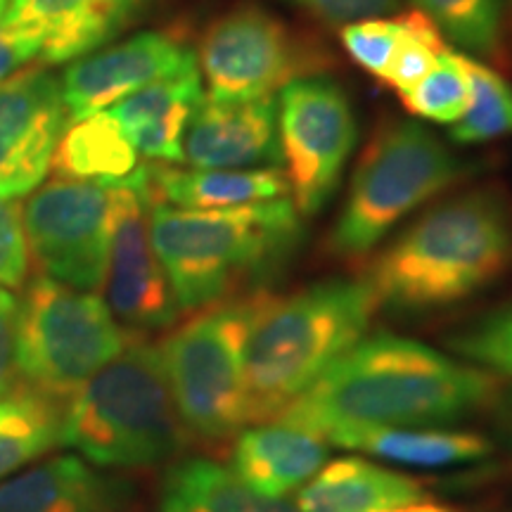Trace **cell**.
Here are the masks:
<instances>
[{"label":"cell","instance_id":"7402d4cb","mask_svg":"<svg viewBox=\"0 0 512 512\" xmlns=\"http://www.w3.org/2000/svg\"><path fill=\"white\" fill-rule=\"evenodd\" d=\"M152 202L176 209H233L280 200L287 181L278 169H176L147 164Z\"/></svg>","mask_w":512,"mask_h":512},{"label":"cell","instance_id":"8fae6325","mask_svg":"<svg viewBox=\"0 0 512 512\" xmlns=\"http://www.w3.org/2000/svg\"><path fill=\"white\" fill-rule=\"evenodd\" d=\"M29 256L41 275L74 290L105 285L110 264L112 188L55 178L22 207Z\"/></svg>","mask_w":512,"mask_h":512},{"label":"cell","instance_id":"8d00e7d4","mask_svg":"<svg viewBox=\"0 0 512 512\" xmlns=\"http://www.w3.org/2000/svg\"><path fill=\"white\" fill-rule=\"evenodd\" d=\"M505 430H508V437L512 439V396L505 403Z\"/></svg>","mask_w":512,"mask_h":512},{"label":"cell","instance_id":"4316f807","mask_svg":"<svg viewBox=\"0 0 512 512\" xmlns=\"http://www.w3.org/2000/svg\"><path fill=\"white\" fill-rule=\"evenodd\" d=\"M441 34L472 53L494 55L503 41L505 0H413Z\"/></svg>","mask_w":512,"mask_h":512},{"label":"cell","instance_id":"ffe728a7","mask_svg":"<svg viewBox=\"0 0 512 512\" xmlns=\"http://www.w3.org/2000/svg\"><path fill=\"white\" fill-rule=\"evenodd\" d=\"M320 434L332 446L413 467L465 465L494 453V444L482 434L441 430V427L335 422V425L323 427Z\"/></svg>","mask_w":512,"mask_h":512},{"label":"cell","instance_id":"e0dca14e","mask_svg":"<svg viewBox=\"0 0 512 512\" xmlns=\"http://www.w3.org/2000/svg\"><path fill=\"white\" fill-rule=\"evenodd\" d=\"M133 489L83 458L57 456L0 482V512H124Z\"/></svg>","mask_w":512,"mask_h":512},{"label":"cell","instance_id":"f1b7e54d","mask_svg":"<svg viewBox=\"0 0 512 512\" xmlns=\"http://www.w3.org/2000/svg\"><path fill=\"white\" fill-rule=\"evenodd\" d=\"M403 17V34L396 43V50L384 69L382 81L392 91L406 95L413 91L418 83L432 72L434 64L448 48L444 36L430 17L422 15L420 10L406 12Z\"/></svg>","mask_w":512,"mask_h":512},{"label":"cell","instance_id":"e575fe53","mask_svg":"<svg viewBox=\"0 0 512 512\" xmlns=\"http://www.w3.org/2000/svg\"><path fill=\"white\" fill-rule=\"evenodd\" d=\"M36 57H41V38L22 29L0 27V83L22 72Z\"/></svg>","mask_w":512,"mask_h":512},{"label":"cell","instance_id":"f546056e","mask_svg":"<svg viewBox=\"0 0 512 512\" xmlns=\"http://www.w3.org/2000/svg\"><path fill=\"white\" fill-rule=\"evenodd\" d=\"M448 347L472 366L512 377V304L477 318L448 339Z\"/></svg>","mask_w":512,"mask_h":512},{"label":"cell","instance_id":"7c38bea8","mask_svg":"<svg viewBox=\"0 0 512 512\" xmlns=\"http://www.w3.org/2000/svg\"><path fill=\"white\" fill-rule=\"evenodd\" d=\"M112 188L110 264H107V306L131 335L171 328L181 316L174 292L150 240L152 192L147 166Z\"/></svg>","mask_w":512,"mask_h":512},{"label":"cell","instance_id":"5b68a950","mask_svg":"<svg viewBox=\"0 0 512 512\" xmlns=\"http://www.w3.org/2000/svg\"><path fill=\"white\" fill-rule=\"evenodd\" d=\"M162 354L133 337L64 403L60 444L100 467H150L185 444Z\"/></svg>","mask_w":512,"mask_h":512},{"label":"cell","instance_id":"5bb4252c","mask_svg":"<svg viewBox=\"0 0 512 512\" xmlns=\"http://www.w3.org/2000/svg\"><path fill=\"white\" fill-rule=\"evenodd\" d=\"M195 67L197 55L164 31H143L102 53L83 55L69 64L60 81L67 124L105 112L128 95Z\"/></svg>","mask_w":512,"mask_h":512},{"label":"cell","instance_id":"74e56055","mask_svg":"<svg viewBox=\"0 0 512 512\" xmlns=\"http://www.w3.org/2000/svg\"><path fill=\"white\" fill-rule=\"evenodd\" d=\"M8 403H10V399H0V415L5 413V408H8Z\"/></svg>","mask_w":512,"mask_h":512},{"label":"cell","instance_id":"44dd1931","mask_svg":"<svg viewBox=\"0 0 512 512\" xmlns=\"http://www.w3.org/2000/svg\"><path fill=\"white\" fill-rule=\"evenodd\" d=\"M418 479L361 458L325 463L294 498L302 512H387L422 503Z\"/></svg>","mask_w":512,"mask_h":512},{"label":"cell","instance_id":"7a4b0ae2","mask_svg":"<svg viewBox=\"0 0 512 512\" xmlns=\"http://www.w3.org/2000/svg\"><path fill=\"white\" fill-rule=\"evenodd\" d=\"M512 268V204L472 190L422 214L368 271L377 304L401 313L439 311L475 297Z\"/></svg>","mask_w":512,"mask_h":512},{"label":"cell","instance_id":"52a82bcc","mask_svg":"<svg viewBox=\"0 0 512 512\" xmlns=\"http://www.w3.org/2000/svg\"><path fill=\"white\" fill-rule=\"evenodd\" d=\"M133 337L95 292L46 275L31 280L17 323V373L24 392L64 406Z\"/></svg>","mask_w":512,"mask_h":512},{"label":"cell","instance_id":"2e32d148","mask_svg":"<svg viewBox=\"0 0 512 512\" xmlns=\"http://www.w3.org/2000/svg\"><path fill=\"white\" fill-rule=\"evenodd\" d=\"M145 0H10L0 27L41 38L43 64L91 55L121 34Z\"/></svg>","mask_w":512,"mask_h":512},{"label":"cell","instance_id":"3957f363","mask_svg":"<svg viewBox=\"0 0 512 512\" xmlns=\"http://www.w3.org/2000/svg\"><path fill=\"white\" fill-rule=\"evenodd\" d=\"M150 240L178 309L192 313L283 266L302 240V216L287 197L233 209L152 202Z\"/></svg>","mask_w":512,"mask_h":512},{"label":"cell","instance_id":"d6a6232c","mask_svg":"<svg viewBox=\"0 0 512 512\" xmlns=\"http://www.w3.org/2000/svg\"><path fill=\"white\" fill-rule=\"evenodd\" d=\"M19 299L0 287V399H15L24 392L17 373Z\"/></svg>","mask_w":512,"mask_h":512},{"label":"cell","instance_id":"d4e9b609","mask_svg":"<svg viewBox=\"0 0 512 512\" xmlns=\"http://www.w3.org/2000/svg\"><path fill=\"white\" fill-rule=\"evenodd\" d=\"M60 403L22 392L0 415V482L60 444Z\"/></svg>","mask_w":512,"mask_h":512},{"label":"cell","instance_id":"277c9868","mask_svg":"<svg viewBox=\"0 0 512 512\" xmlns=\"http://www.w3.org/2000/svg\"><path fill=\"white\" fill-rule=\"evenodd\" d=\"M368 280H325L264 297L245 349L247 425L271 422L366 335L377 311Z\"/></svg>","mask_w":512,"mask_h":512},{"label":"cell","instance_id":"484cf974","mask_svg":"<svg viewBox=\"0 0 512 512\" xmlns=\"http://www.w3.org/2000/svg\"><path fill=\"white\" fill-rule=\"evenodd\" d=\"M463 64L470 76L472 100L463 117L451 124L448 136L458 145L489 143L508 136L512 133V83L470 55H463Z\"/></svg>","mask_w":512,"mask_h":512},{"label":"cell","instance_id":"603a6c76","mask_svg":"<svg viewBox=\"0 0 512 512\" xmlns=\"http://www.w3.org/2000/svg\"><path fill=\"white\" fill-rule=\"evenodd\" d=\"M155 512H302L287 498L254 491L230 467L190 458L166 472Z\"/></svg>","mask_w":512,"mask_h":512},{"label":"cell","instance_id":"d6986e66","mask_svg":"<svg viewBox=\"0 0 512 512\" xmlns=\"http://www.w3.org/2000/svg\"><path fill=\"white\" fill-rule=\"evenodd\" d=\"M204 102L200 67L169 76L110 107L138 155L152 162H183V136Z\"/></svg>","mask_w":512,"mask_h":512},{"label":"cell","instance_id":"836d02e7","mask_svg":"<svg viewBox=\"0 0 512 512\" xmlns=\"http://www.w3.org/2000/svg\"><path fill=\"white\" fill-rule=\"evenodd\" d=\"M328 24H351L380 17L396 8V0H285Z\"/></svg>","mask_w":512,"mask_h":512},{"label":"cell","instance_id":"1f68e13d","mask_svg":"<svg viewBox=\"0 0 512 512\" xmlns=\"http://www.w3.org/2000/svg\"><path fill=\"white\" fill-rule=\"evenodd\" d=\"M29 271V247L24 233L22 204L0 200V287L17 290Z\"/></svg>","mask_w":512,"mask_h":512},{"label":"cell","instance_id":"ab89813d","mask_svg":"<svg viewBox=\"0 0 512 512\" xmlns=\"http://www.w3.org/2000/svg\"><path fill=\"white\" fill-rule=\"evenodd\" d=\"M510 3H512V0H510Z\"/></svg>","mask_w":512,"mask_h":512},{"label":"cell","instance_id":"ba28073f","mask_svg":"<svg viewBox=\"0 0 512 512\" xmlns=\"http://www.w3.org/2000/svg\"><path fill=\"white\" fill-rule=\"evenodd\" d=\"M266 294L211 304L159 344L183 427L200 439H230L247 425L245 349Z\"/></svg>","mask_w":512,"mask_h":512},{"label":"cell","instance_id":"cb8c5ba5","mask_svg":"<svg viewBox=\"0 0 512 512\" xmlns=\"http://www.w3.org/2000/svg\"><path fill=\"white\" fill-rule=\"evenodd\" d=\"M55 178L117 183L138 169V152L110 112H98L64 128L53 155Z\"/></svg>","mask_w":512,"mask_h":512},{"label":"cell","instance_id":"9a60e30c","mask_svg":"<svg viewBox=\"0 0 512 512\" xmlns=\"http://www.w3.org/2000/svg\"><path fill=\"white\" fill-rule=\"evenodd\" d=\"M183 162L195 169H275L280 162L278 100L204 102L183 136Z\"/></svg>","mask_w":512,"mask_h":512},{"label":"cell","instance_id":"4fadbf2b","mask_svg":"<svg viewBox=\"0 0 512 512\" xmlns=\"http://www.w3.org/2000/svg\"><path fill=\"white\" fill-rule=\"evenodd\" d=\"M64 128L60 79L46 67L0 83V200H19L43 183Z\"/></svg>","mask_w":512,"mask_h":512},{"label":"cell","instance_id":"8992f818","mask_svg":"<svg viewBox=\"0 0 512 512\" xmlns=\"http://www.w3.org/2000/svg\"><path fill=\"white\" fill-rule=\"evenodd\" d=\"M472 166L422 124L382 126L358 159L330 249L347 259L368 254L396 223L470 176Z\"/></svg>","mask_w":512,"mask_h":512},{"label":"cell","instance_id":"ac0fdd59","mask_svg":"<svg viewBox=\"0 0 512 512\" xmlns=\"http://www.w3.org/2000/svg\"><path fill=\"white\" fill-rule=\"evenodd\" d=\"M328 453L323 434L271 420L240 432L230 470L259 494L285 498L313 479Z\"/></svg>","mask_w":512,"mask_h":512},{"label":"cell","instance_id":"6da1fadb","mask_svg":"<svg viewBox=\"0 0 512 512\" xmlns=\"http://www.w3.org/2000/svg\"><path fill=\"white\" fill-rule=\"evenodd\" d=\"M496 380L415 339L377 332L332 363L275 420L318 434L335 422L437 427L498 399Z\"/></svg>","mask_w":512,"mask_h":512},{"label":"cell","instance_id":"30bf717a","mask_svg":"<svg viewBox=\"0 0 512 512\" xmlns=\"http://www.w3.org/2000/svg\"><path fill=\"white\" fill-rule=\"evenodd\" d=\"M318 55L285 22L256 5L230 10L204 31L197 67L211 102H247L313 76Z\"/></svg>","mask_w":512,"mask_h":512},{"label":"cell","instance_id":"d590c367","mask_svg":"<svg viewBox=\"0 0 512 512\" xmlns=\"http://www.w3.org/2000/svg\"><path fill=\"white\" fill-rule=\"evenodd\" d=\"M387 512H456L453 508H448V505H437V503H413V505H406V508H396V510H387Z\"/></svg>","mask_w":512,"mask_h":512},{"label":"cell","instance_id":"f35d334b","mask_svg":"<svg viewBox=\"0 0 512 512\" xmlns=\"http://www.w3.org/2000/svg\"><path fill=\"white\" fill-rule=\"evenodd\" d=\"M8 3H10V0H0V17H3V12H5V8H8Z\"/></svg>","mask_w":512,"mask_h":512},{"label":"cell","instance_id":"9c48e42d","mask_svg":"<svg viewBox=\"0 0 512 512\" xmlns=\"http://www.w3.org/2000/svg\"><path fill=\"white\" fill-rule=\"evenodd\" d=\"M278 140L294 209L302 219L316 216L335 195L358 140L349 98L323 76L287 83L278 100Z\"/></svg>","mask_w":512,"mask_h":512},{"label":"cell","instance_id":"83f0119b","mask_svg":"<svg viewBox=\"0 0 512 512\" xmlns=\"http://www.w3.org/2000/svg\"><path fill=\"white\" fill-rule=\"evenodd\" d=\"M472 88L463 55L446 48L430 74L413 91L401 95L403 107L415 117L434 124H456L470 107Z\"/></svg>","mask_w":512,"mask_h":512},{"label":"cell","instance_id":"4dcf8cb0","mask_svg":"<svg viewBox=\"0 0 512 512\" xmlns=\"http://www.w3.org/2000/svg\"><path fill=\"white\" fill-rule=\"evenodd\" d=\"M403 34V17L399 19H361V22L344 24L342 46L347 48L358 67L366 69L368 74L382 79L384 69L392 60L396 43Z\"/></svg>","mask_w":512,"mask_h":512}]
</instances>
